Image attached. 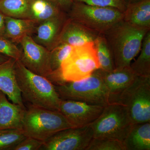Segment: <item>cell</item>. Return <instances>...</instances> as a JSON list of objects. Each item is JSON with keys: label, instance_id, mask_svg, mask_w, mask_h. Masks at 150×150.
<instances>
[{"label": "cell", "instance_id": "obj_24", "mask_svg": "<svg viewBox=\"0 0 150 150\" xmlns=\"http://www.w3.org/2000/svg\"><path fill=\"white\" fill-rule=\"evenodd\" d=\"M100 64V69L110 71L115 69L112 52L104 36L100 35L94 41Z\"/></svg>", "mask_w": 150, "mask_h": 150}, {"label": "cell", "instance_id": "obj_10", "mask_svg": "<svg viewBox=\"0 0 150 150\" xmlns=\"http://www.w3.org/2000/svg\"><path fill=\"white\" fill-rule=\"evenodd\" d=\"M19 43L21 54L19 60L22 64L30 71L45 77L52 82L50 51L35 42L30 35L23 38Z\"/></svg>", "mask_w": 150, "mask_h": 150}, {"label": "cell", "instance_id": "obj_25", "mask_svg": "<svg viewBox=\"0 0 150 150\" xmlns=\"http://www.w3.org/2000/svg\"><path fill=\"white\" fill-rule=\"evenodd\" d=\"M26 137L21 129L0 130V150H12Z\"/></svg>", "mask_w": 150, "mask_h": 150}, {"label": "cell", "instance_id": "obj_21", "mask_svg": "<svg viewBox=\"0 0 150 150\" xmlns=\"http://www.w3.org/2000/svg\"><path fill=\"white\" fill-rule=\"evenodd\" d=\"M74 47L66 43H58L50 51V67L53 73L52 82L54 85L63 83L59 71L62 63L71 54Z\"/></svg>", "mask_w": 150, "mask_h": 150}, {"label": "cell", "instance_id": "obj_1", "mask_svg": "<svg viewBox=\"0 0 150 150\" xmlns=\"http://www.w3.org/2000/svg\"><path fill=\"white\" fill-rule=\"evenodd\" d=\"M149 30L123 20L103 35L112 52L115 69L130 67L140 52L143 39Z\"/></svg>", "mask_w": 150, "mask_h": 150}, {"label": "cell", "instance_id": "obj_2", "mask_svg": "<svg viewBox=\"0 0 150 150\" xmlns=\"http://www.w3.org/2000/svg\"><path fill=\"white\" fill-rule=\"evenodd\" d=\"M15 71L23 99L32 105L59 111L62 100L51 81L30 71L19 60L16 62Z\"/></svg>", "mask_w": 150, "mask_h": 150}, {"label": "cell", "instance_id": "obj_8", "mask_svg": "<svg viewBox=\"0 0 150 150\" xmlns=\"http://www.w3.org/2000/svg\"><path fill=\"white\" fill-rule=\"evenodd\" d=\"M116 103L127 108L133 124L150 122V76H137Z\"/></svg>", "mask_w": 150, "mask_h": 150}, {"label": "cell", "instance_id": "obj_33", "mask_svg": "<svg viewBox=\"0 0 150 150\" xmlns=\"http://www.w3.org/2000/svg\"><path fill=\"white\" fill-rule=\"evenodd\" d=\"M123 1L128 4H131V3L137 2L141 0H123Z\"/></svg>", "mask_w": 150, "mask_h": 150}, {"label": "cell", "instance_id": "obj_23", "mask_svg": "<svg viewBox=\"0 0 150 150\" xmlns=\"http://www.w3.org/2000/svg\"><path fill=\"white\" fill-rule=\"evenodd\" d=\"M140 51L139 56L130 67L137 76H150V30L143 39Z\"/></svg>", "mask_w": 150, "mask_h": 150}, {"label": "cell", "instance_id": "obj_28", "mask_svg": "<svg viewBox=\"0 0 150 150\" xmlns=\"http://www.w3.org/2000/svg\"><path fill=\"white\" fill-rule=\"evenodd\" d=\"M74 2L84 3L89 5L100 7H109L117 8L123 12L127 4L123 0H73Z\"/></svg>", "mask_w": 150, "mask_h": 150}, {"label": "cell", "instance_id": "obj_30", "mask_svg": "<svg viewBox=\"0 0 150 150\" xmlns=\"http://www.w3.org/2000/svg\"><path fill=\"white\" fill-rule=\"evenodd\" d=\"M57 3L64 11H69L73 2V0H52Z\"/></svg>", "mask_w": 150, "mask_h": 150}, {"label": "cell", "instance_id": "obj_7", "mask_svg": "<svg viewBox=\"0 0 150 150\" xmlns=\"http://www.w3.org/2000/svg\"><path fill=\"white\" fill-rule=\"evenodd\" d=\"M100 69L94 42L74 47L62 63L59 76L63 83L81 80L91 76Z\"/></svg>", "mask_w": 150, "mask_h": 150}, {"label": "cell", "instance_id": "obj_31", "mask_svg": "<svg viewBox=\"0 0 150 150\" xmlns=\"http://www.w3.org/2000/svg\"><path fill=\"white\" fill-rule=\"evenodd\" d=\"M5 16L0 12V36H4V35Z\"/></svg>", "mask_w": 150, "mask_h": 150}, {"label": "cell", "instance_id": "obj_22", "mask_svg": "<svg viewBox=\"0 0 150 150\" xmlns=\"http://www.w3.org/2000/svg\"><path fill=\"white\" fill-rule=\"evenodd\" d=\"M33 0H0V12L4 16L29 19Z\"/></svg>", "mask_w": 150, "mask_h": 150}, {"label": "cell", "instance_id": "obj_26", "mask_svg": "<svg viewBox=\"0 0 150 150\" xmlns=\"http://www.w3.org/2000/svg\"><path fill=\"white\" fill-rule=\"evenodd\" d=\"M86 150H126L122 141L113 139L93 138Z\"/></svg>", "mask_w": 150, "mask_h": 150}, {"label": "cell", "instance_id": "obj_20", "mask_svg": "<svg viewBox=\"0 0 150 150\" xmlns=\"http://www.w3.org/2000/svg\"><path fill=\"white\" fill-rule=\"evenodd\" d=\"M63 13L64 11L61 7L52 0H33L29 19L38 25Z\"/></svg>", "mask_w": 150, "mask_h": 150}, {"label": "cell", "instance_id": "obj_6", "mask_svg": "<svg viewBox=\"0 0 150 150\" xmlns=\"http://www.w3.org/2000/svg\"><path fill=\"white\" fill-rule=\"evenodd\" d=\"M69 11L70 18L99 35H104L123 20V12L118 9L82 3L73 2Z\"/></svg>", "mask_w": 150, "mask_h": 150}, {"label": "cell", "instance_id": "obj_17", "mask_svg": "<svg viewBox=\"0 0 150 150\" xmlns=\"http://www.w3.org/2000/svg\"><path fill=\"white\" fill-rule=\"evenodd\" d=\"M5 30L4 37L13 43H20L23 38L33 35L37 25L31 20L4 17Z\"/></svg>", "mask_w": 150, "mask_h": 150}, {"label": "cell", "instance_id": "obj_16", "mask_svg": "<svg viewBox=\"0 0 150 150\" xmlns=\"http://www.w3.org/2000/svg\"><path fill=\"white\" fill-rule=\"evenodd\" d=\"M26 108L10 102L0 90V130H22L23 120Z\"/></svg>", "mask_w": 150, "mask_h": 150}, {"label": "cell", "instance_id": "obj_32", "mask_svg": "<svg viewBox=\"0 0 150 150\" xmlns=\"http://www.w3.org/2000/svg\"><path fill=\"white\" fill-rule=\"evenodd\" d=\"M10 58L7 56H4V55L0 54V64L6 62Z\"/></svg>", "mask_w": 150, "mask_h": 150}, {"label": "cell", "instance_id": "obj_14", "mask_svg": "<svg viewBox=\"0 0 150 150\" xmlns=\"http://www.w3.org/2000/svg\"><path fill=\"white\" fill-rule=\"evenodd\" d=\"M64 13L49 19L37 25L35 36L32 37L36 43L51 51L56 46L60 32L66 20Z\"/></svg>", "mask_w": 150, "mask_h": 150}, {"label": "cell", "instance_id": "obj_13", "mask_svg": "<svg viewBox=\"0 0 150 150\" xmlns=\"http://www.w3.org/2000/svg\"><path fill=\"white\" fill-rule=\"evenodd\" d=\"M99 35L69 18L66 20L63 25L57 44L66 43L77 47L94 42Z\"/></svg>", "mask_w": 150, "mask_h": 150}, {"label": "cell", "instance_id": "obj_4", "mask_svg": "<svg viewBox=\"0 0 150 150\" xmlns=\"http://www.w3.org/2000/svg\"><path fill=\"white\" fill-rule=\"evenodd\" d=\"M97 70L83 79L54 85L61 99L104 106L109 103L107 89Z\"/></svg>", "mask_w": 150, "mask_h": 150}, {"label": "cell", "instance_id": "obj_12", "mask_svg": "<svg viewBox=\"0 0 150 150\" xmlns=\"http://www.w3.org/2000/svg\"><path fill=\"white\" fill-rule=\"evenodd\" d=\"M98 72L107 89L109 103H116L121 94L137 76L130 67L106 71L98 69Z\"/></svg>", "mask_w": 150, "mask_h": 150}, {"label": "cell", "instance_id": "obj_29", "mask_svg": "<svg viewBox=\"0 0 150 150\" xmlns=\"http://www.w3.org/2000/svg\"><path fill=\"white\" fill-rule=\"evenodd\" d=\"M44 142L27 137L18 144L12 150H40Z\"/></svg>", "mask_w": 150, "mask_h": 150}, {"label": "cell", "instance_id": "obj_9", "mask_svg": "<svg viewBox=\"0 0 150 150\" xmlns=\"http://www.w3.org/2000/svg\"><path fill=\"white\" fill-rule=\"evenodd\" d=\"M93 138L90 125L59 131L44 142L40 150H86Z\"/></svg>", "mask_w": 150, "mask_h": 150}, {"label": "cell", "instance_id": "obj_18", "mask_svg": "<svg viewBox=\"0 0 150 150\" xmlns=\"http://www.w3.org/2000/svg\"><path fill=\"white\" fill-rule=\"evenodd\" d=\"M123 20L135 26L150 29V0L128 4Z\"/></svg>", "mask_w": 150, "mask_h": 150}, {"label": "cell", "instance_id": "obj_19", "mask_svg": "<svg viewBox=\"0 0 150 150\" xmlns=\"http://www.w3.org/2000/svg\"><path fill=\"white\" fill-rule=\"evenodd\" d=\"M123 142L126 150H150V122L133 124Z\"/></svg>", "mask_w": 150, "mask_h": 150}, {"label": "cell", "instance_id": "obj_15", "mask_svg": "<svg viewBox=\"0 0 150 150\" xmlns=\"http://www.w3.org/2000/svg\"><path fill=\"white\" fill-rule=\"evenodd\" d=\"M16 60L10 58L0 64V90L15 104L25 108L17 82L15 71Z\"/></svg>", "mask_w": 150, "mask_h": 150}, {"label": "cell", "instance_id": "obj_3", "mask_svg": "<svg viewBox=\"0 0 150 150\" xmlns=\"http://www.w3.org/2000/svg\"><path fill=\"white\" fill-rule=\"evenodd\" d=\"M74 127L60 111L29 104L23 120L26 137L45 142L57 132Z\"/></svg>", "mask_w": 150, "mask_h": 150}, {"label": "cell", "instance_id": "obj_11", "mask_svg": "<svg viewBox=\"0 0 150 150\" xmlns=\"http://www.w3.org/2000/svg\"><path fill=\"white\" fill-rule=\"evenodd\" d=\"M104 106L76 100H62L59 111L74 127L90 125L102 113Z\"/></svg>", "mask_w": 150, "mask_h": 150}, {"label": "cell", "instance_id": "obj_27", "mask_svg": "<svg viewBox=\"0 0 150 150\" xmlns=\"http://www.w3.org/2000/svg\"><path fill=\"white\" fill-rule=\"evenodd\" d=\"M0 54L19 60L21 52L15 43L4 36H0Z\"/></svg>", "mask_w": 150, "mask_h": 150}, {"label": "cell", "instance_id": "obj_5", "mask_svg": "<svg viewBox=\"0 0 150 150\" xmlns=\"http://www.w3.org/2000/svg\"><path fill=\"white\" fill-rule=\"evenodd\" d=\"M127 108L118 103H108L91 124L93 138L113 139L123 142L133 125Z\"/></svg>", "mask_w": 150, "mask_h": 150}]
</instances>
